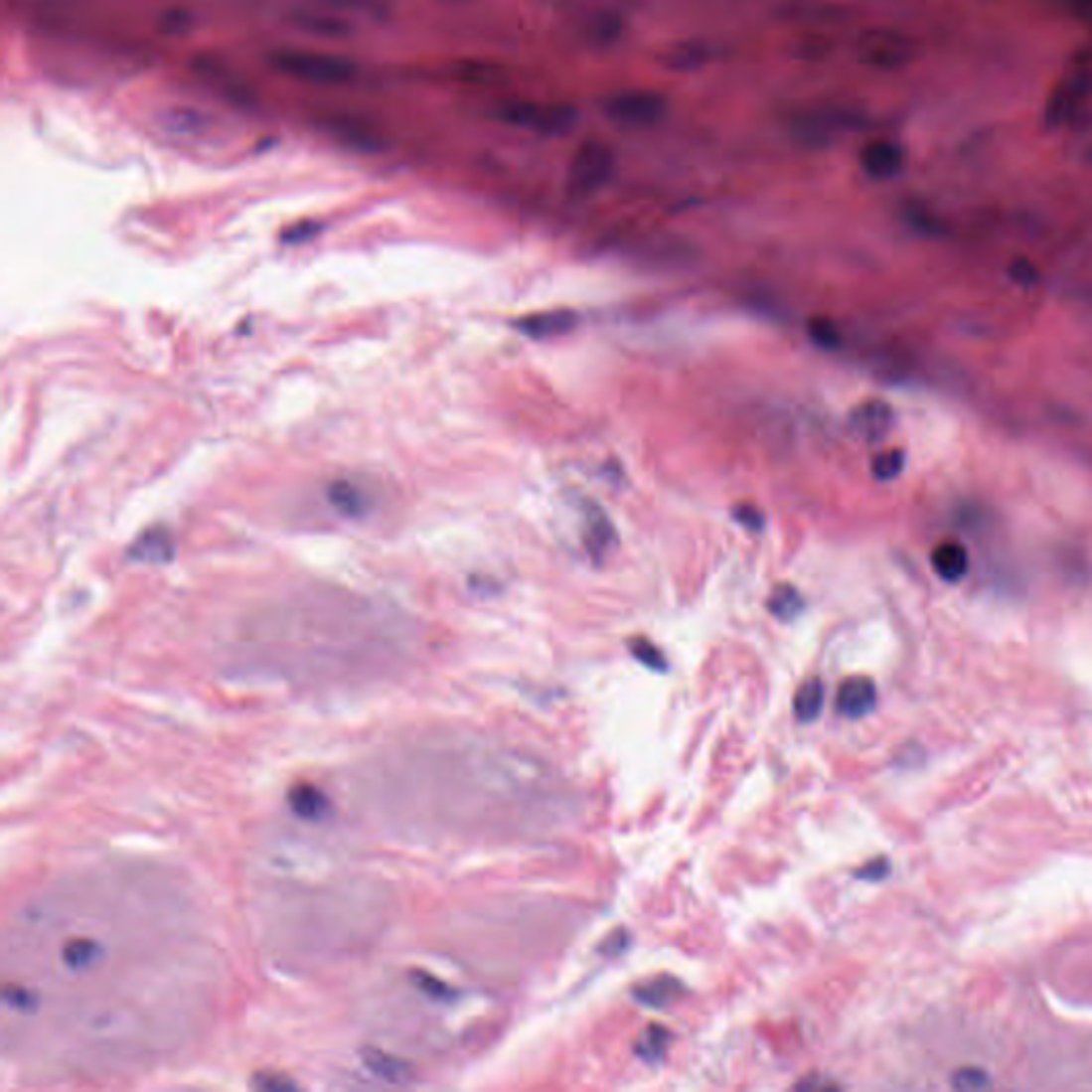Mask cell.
Instances as JSON below:
<instances>
[{
  "label": "cell",
  "mask_w": 1092,
  "mask_h": 1092,
  "mask_svg": "<svg viewBox=\"0 0 1092 1092\" xmlns=\"http://www.w3.org/2000/svg\"><path fill=\"white\" fill-rule=\"evenodd\" d=\"M930 561H933L937 576L948 582H958L969 572V550L954 541L941 543L930 555Z\"/></svg>",
  "instance_id": "cell-15"
},
{
  "label": "cell",
  "mask_w": 1092,
  "mask_h": 1092,
  "mask_svg": "<svg viewBox=\"0 0 1092 1092\" xmlns=\"http://www.w3.org/2000/svg\"><path fill=\"white\" fill-rule=\"evenodd\" d=\"M3 1001L11 1010H18V1012H35L39 1005V999L33 990H28L24 986H11V984H7L3 990Z\"/></svg>",
  "instance_id": "cell-31"
},
{
  "label": "cell",
  "mask_w": 1092,
  "mask_h": 1092,
  "mask_svg": "<svg viewBox=\"0 0 1092 1092\" xmlns=\"http://www.w3.org/2000/svg\"><path fill=\"white\" fill-rule=\"evenodd\" d=\"M361 1060L376 1077L389 1084H410L412 1067L405 1060L392 1056L381 1047H361Z\"/></svg>",
  "instance_id": "cell-13"
},
{
  "label": "cell",
  "mask_w": 1092,
  "mask_h": 1092,
  "mask_svg": "<svg viewBox=\"0 0 1092 1092\" xmlns=\"http://www.w3.org/2000/svg\"><path fill=\"white\" fill-rule=\"evenodd\" d=\"M331 133L338 137L342 143L351 145L361 152H376L381 150V137L376 130H372L368 124H363L355 118H333L329 124Z\"/></svg>",
  "instance_id": "cell-16"
},
{
  "label": "cell",
  "mask_w": 1092,
  "mask_h": 1092,
  "mask_svg": "<svg viewBox=\"0 0 1092 1092\" xmlns=\"http://www.w3.org/2000/svg\"><path fill=\"white\" fill-rule=\"evenodd\" d=\"M634 995L640 1003L647 1005V1008L664 1010V1008H668L670 1003H675L683 995V986L675 978L662 975V978H655V980H651L643 986H638L634 990Z\"/></svg>",
  "instance_id": "cell-19"
},
{
  "label": "cell",
  "mask_w": 1092,
  "mask_h": 1092,
  "mask_svg": "<svg viewBox=\"0 0 1092 1092\" xmlns=\"http://www.w3.org/2000/svg\"><path fill=\"white\" fill-rule=\"evenodd\" d=\"M100 954H103V948L92 939H73L65 945L63 950V960L65 965L73 971H85L94 967L98 960H100Z\"/></svg>",
  "instance_id": "cell-22"
},
{
  "label": "cell",
  "mask_w": 1092,
  "mask_h": 1092,
  "mask_svg": "<svg viewBox=\"0 0 1092 1092\" xmlns=\"http://www.w3.org/2000/svg\"><path fill=\"white\" fill-rule=\"evenodd\" d=\"M314 7L327 9L340 16H357L366 20H387L390 13L385 0H312Z\"/></svg>",
  "instance_id": "cell-18"
},
{
  "label": "cell",
  "mask_w": 1092,
  "mask_h": 1092,
  "mask_svg": "<svg viewBox=\"0 0 1092 1092\" xmlns=\"http://www.w3.org/2000/svg\"><path fill=\"white\" fill-rule=\"evenodd\" d=\"M574 111L567 107H534L528 103L508 105L502 109V120L538 130V133H561L572 124Z\"/></svg>",
  "instance_id": "cell-5"
},
{
  "label": "cell",
  "mask_w": 1092,
  "mask_h": 1092,
  "mask_svg": "<svg viewBox=\"0 0 1092 1092\" xmlns=\"http://www.w3.org/2000/svg\"><path fill=\"white\" fill-rule=\"evenodd\" d=\"M822 708H824V686L820 679H811L798 690L794 698V712L800 721L807 723V721L818 719Z\"/></svg>",
  "instance_id": "cell-21"
},
{
  "label": "cell",
  "mask_w": 1092,
  "mask_h": 1092,
  "mask_svg": "<svg viewBox=\"0 0 1092 1092\" xmlns=\"http://www.w3.org/2000/svg\"><path fill=\"white\" fill-rule=\"evenodd\" d=\"M862 169L872 180H890L905 167V150L898 143L879 139L862 150Z\"/></svg>",
  "instance_id": "cell-9"
},
{
  "label": "cell",
  "mask_w": 1092,
  "mask_h": 1092,
  "mask_svg": "<svg viewBox=\"0 0 1092 1092\" xmlns=\"http://www.w3.org/2000/svg\"><path fill=\"white\" fill-rule=\"evenodd\" d=\"M128 555L143 563H165L173 557V541L165 530H150L137 538Z\"/></svg>",
  "instance_id": "cell-17"
},
{
  "label": "cell",
  "mask_w": 1092,
  "mask_h": 1092,
  "mask_svg": "<svg viewBox=\"0 0 1092 1092\" xmlns=\"http://www.w3.org/2000/svg\"><path fill=\"white\" fill-rule=\"evenodd\" d=\"M902 470H905V453H902L900 448L883 450V453L872 457V463H870L872 476L881 480V483H890V480L902 474Z\"/></svg>",
  "instance_id": "cell-25"
},
{
  "label": "cell",
  "mask_w": 1092,
  "mask_h": 1092,
  "mask_svg": "<svg viewBox=\"0 0 1092 1092\" xmlns=\"http://www.w3.org/2000/svg\"><path fill=\"white\" fill-rule=\"evenodd\" d=\"M410 982L414 984V988L418 990V993H423L425 997H429L433 1001H453L455 999V990L450 988L446 982L435 978V975L427 973V971H412L410 973Z\"/></svg>",
  "instance_id": "cell-26"
},
{
  "label": "cell",
  "mask_w": 1092,
  "mask_h": 1092,
  "mask_svg": "<svg viewBox=\"0 0 1092 1092\" xmlns=\"http://www.w3.org/2000/svg\"><path fill=\"white\" fill-rule=\"evenodd\" d=\"M316 231H318V225L303 223V225H299V227H295V229H290V231L286 233V237H284V239H286V241H299V239L310 237L312 233H316Z\"/></svg>",
  "instance_id": "cell-37"
},
{
  "label": "cell",
  "mask_w": 1092,
  "mask_h": 1092,
  "mask_svg": "<svg viewBox=\"0 0 1092 1092\" xmlns=\"http://www.w3.org/2000/svg\"><path fill=\"white\" fill-rule=\"evenodd\" d=\"M576 314L570 310H550V312H538L523 316L517 320V329L534 340H546L555 338V335H565L576 327Z\"/></svg>",
  "instance_id": "cell-12"
},
{
  "label": "cell",
  "mask_w": 1092,
  "mask_h": 1092,
  "mask_svg": "<svg viewBox=\"0 0 1092 1092\" xmlns=\"http://www.w3.org/2000/svg\"><path fill=\"white\" fill-rule=\"evenodd\" d=\"M887 868H890V866H887V862L883 860V858H877V860H872L870 864H866L864 868H860V872H858V877L877 881V879H881V877L887 875Z\"/></svg>",
  "instance_id": "cell-36"
},
{
  "label": "cell",
  "mask_w": 1092,
  "mask_h": 1092,
  "mask_svg": "<svg viewBox=\"0 0 1092 1092\" xmlns=\"http://www.w3.org/2000/svg\"><path fill=\"white\" fill-rule=\"evenodd\" d=\"M288 22L293 24L297 31L312 37H320V39L342 41V39H351L355 35V26L351 20L340 16V13L320 9L314 5L312 9L293 11L288 16Z\"/></svg>",
  "instance_id": "cell-6"
},
{
  "label": "cell",
  "mask_w": 1092,
  "mask_h": 1092,
  "mask_svg": "<svg viewBox=\"0 0 1092 1092\" xmlns=\"http://www.w3.org/2000/svg\"><path fill=\"white\" fill-rule=\"evenodd\" d=\"M894 427V410L881 399H868L854 407L850 429L858 440L879 442Z\"/></svg>",
  "instance_id": "cell-8"
},
{
  "label": "cell",
  "mask_w": 1092,
  "mask_h": 1092,
  "mask_svg": "<svg viewBox=\"0 0 1092 1092\" xmlns=\"http://www.w3.org/2000/svg\"><path fill=\"white\" fill-rule=\"evenodd\" d=\"M630 651L640 664H645L651 670H660L662 673V670H666L668 666L666 655L647 638H634L630 643Z\"/></svg>",
  "instance_id": "cell-29"
},
{
  "label": "cell",
  "mask_w": 1092,
  "mask_h": 1092,
  "mask_svg": "<svg viewBox=\"0 0 1092 1092\" xmlns=\"http://www.w3.org/2000/svg\"><path fill=\"white\" fill-rule=\"evenodd\" d=\"M329 498H331V504L335 508H340V511L346 515H361L363 506H366L363 493L348 483L333 485V489L329 491Z\"/></svg>",
  "instance_id": "cell-27"
},
{
  "label": "cell",
  "mask_w": 1092,
  "mask_h": 1092,
  "mask_svg": "<svg viewBox=\"0 0 1092 1092\" xmlns=\"http://www.w3.org/2000/svg\"><path fill=\"white\" fill-rule=\"evenodd\" d=\"M269 65L286 78L320 85H340L357 78L359 67L344 56L310 50H278L269 54Z\"/></svg>",
  "instance_id": "cell-1"
},
{
  "label": "cell",
  "mask_w": 1092,
  "mask_h": 1092,
  "mask_svg": "<svg viewBox=\"0 0 1092 1092\" xmlns=\"http://www.w3.org/2000/svg\"><path fill=\"white\" fill-rule=\"evenodd\" d=\"M250 1086L256 1088V1090H263V1092H288V1090H299V1084L293 1082V1077H288V1075H284V1073H271V1071L254 1073Z\"/></svg>",
  "instance_id": "cell-30"
},
{
  "label": "cell",
  "mask_w": 1092,
  "mask_h": 1092,
  "mask_svg": "<svg viewBox=\"0 0 1092 1092\" xmlns=\"http://www.w3.org/2000/svg\"><path fill=\"white\" fill-rule=\"evenodd\" d=\"M163 122L176 133H197V130L208 128V115L191 107H173L167 111Z\"/></svg>",
  "instance_id": "cell-24"
},
{
  "label": "cell",
  "mask_w": 1092,
  "mask_h": 1092,
  "mask_svg": "<svg viewBox=\"0 0 1092 1092\" xmlns=\"http://www.w3.org/2000/svg\"><path fill=\"white\" fill-rule=\"evenodd\" d=\"M768 610L781 621H794L805 610V600L792 585H777L768 598Z\"/></svg>",
  "instance_id": "cell-20"
},
{
  "label": "cell",
  "mask_w": 1092,
  "mask_h": 1092,
  "mask_svg": "<svg viewBox=\"0 0 1092 1092\" xmlns=\"http://www.w3.org/2000/svg\"><path fill=\"white\" fill-rule=\"evenodd\" d=\"M193 18L191 13L184 9H169L160 16V31L169 37H182L184 33L191 31Z\"/></svg>",
  "instance_id": "cell-32"
},
{
  "label": "cell",
  "mask_w": 1092,
  "mask_h": 1092,
  "mask_svg": "<svg viewBox=\"0 0 1092 1092\" xmlns=\"http://www.w3.org/2000/svg\"><path fill=\"white\" fill-rule=\"evenodd\" d=\"M809 335L815 344L820 348H826V351H835V348L841 344V331L830 318H822V316L813 318L809 323Z\"/></svg>",
  "instance_id": "cell-28"
},
{
  "label": "cell",
  "mask_w": 1092,
  "mask_h": 1092,
  "mask_svg": "<svg viewBox=\"0 0 1092 1092\" xmlns=\"http://www.w3.org/2000/svg\"><path fill=\"white\" fill-rule=\"evenodd\" d=\"M670 1032L662 1026H649L636 1043L638 1056L647 1062H660L668 1050Z\"/></svg>",
  "instance_id": "cell-23"
},
{
  "label": "cell",
  "mask_w": 1092,
  "mask_h": 1092,
  "mask_svg": "<svg viewBox=\"0 0 1092 1092\" xmlns=\"http://www.w3.org/2000/svg\"><path fill=\"white\" fill-rule=\"evenodd\" d=\"M1092 92V76L1086 69L1071 71L1067 78H1062L1054 92L1047 98V105L1043 111V122L1047 128H1058L1073 120V115L1080 111V107L1086 103V98Z\"/></svg>",
  "instance_id": "cell-2"
},
{
  "label": "cell",
  "mask_w": 1092,
  "mask_h": 1092,
  "mask_svg": "<svg viewBox=\"0 0 1092 1092\" xmlns=\"http://www.w3.org/2000/svg\"><path fill=\"white\" fill-rule=\"evenodd\" d=\"M877 690L875 683L864 677H854L843 683L837 696V708L841 715L850 719H860L875 708Z\"/></svg>",
  "instance_id": "cell-10"
},
{
  "label": "cell",
  "mask_w": 1092,
  "mask_h": 1092,
  "mask_svg": "<svg viewBox=\"0 0 1092 1092\" xmlns=\"http://www.w3.org/2000/svg\"><path fill=\"white\" fill-rule=\"evenodd\" d=\"M1010 275H1012V280L1015 284H1020V286H1035L1037 280H1039L1037 267L1032 265L1030 260H1026V258L1014 260L1012 267H1010Z\"/></svg>",
  "instance_id": "cell-33"
},
{
  "label": "cell",
  "mask_w": 1092,
  "mask_h": 1092,
  "mask_svg": "<svg viewBox=\"0 0 1092 1092\" xmlns=\"http://www.w3.org/2000/svg\"><path fill=\"white\" fill-rule=\"evenodd\" d=\"M608 111L613 118L628 122V124H649L660 118L662 113V100L655 98L647 92H632L621 94L613 98V103L608 105Z\"/></svg>",
  "instance_id": "cell-11"
},
{
  "label": "cell",
  "mask_w": 1092,
  "mask_h": 1092,
  "mask_svg": "<svg viewBox=\"0 0 1092 1092\" xmlns=\"http://www.w3.org/2000/svg\"><path fill=\"white\" fill-rule=\"evenodd\" d=\"M582 543L593 561H606L617 546V532L600 506L587 502L582 506Z\"/></svg>",
  "instance_id": "cell-7"
},
{
  "label": "cell",
  "mask_w": 1092,
  "mask_h": 1092,
  "mask_svg": "<svg viewBox=\"0 0 1092 1092\" xmlns=\"http://www.w3.org/2000/svg\"><path fill=\"white\" fill-rule=\"evenodd\" d=\"M610 171H613V156L604 145L589 143L585 148H580L574 158L570 184L576 193L587 195L604 186Z\"/></svg>",
  "instance_id": "cell-4"
},
{
  "label": "cell",
  "mask_w": 1092,
  "mask_h": 1092,
  "mask_svg": "<svg viewBox=\"0 0 1092 1092\" xmlns=\"http://www.w3.org/2000/svg\"><path fill=\"white\" fill-rule=\"evenodd\" d=\"M954 1086L960 1090H978L988 1086V1075L980 1069H963L954 1077Z\"/></svg>",
  "instance_id": "cell-35"
},
{
  "label": "cell",
  "mask_w": 1092,
  "mask_h": 1092,
  "mask_svg": "<svg viewBox=\"0 0 1092 1092\" xmlns=\"http://www.w3.org/2000/svg\"><path fill=\"white\" fill-rule=\"evenodd\" d=\"M288 807L299 820L323 822L331 813V803L323 790L312 783H299L288 792Z\"/></svg>",
  "instance_id": "cell-14"
},
{
  "label": "cell",
  "mask_w": 1092,
  "mask_h": 1092,
  "mask_svg": "<svg viewBox=\"0 0 1092 1092\" xmlns=\"http://www.w3.org/2000/svg\"><path fill=\"white\" fill-rule=\"evenodd\" d=\"M913 52V43L898 33H868L860 43V61L879 69L905 67Z\"/></svg>",
  "instance_id": "cell-3"
},
{
  "label": "cell",
  "mask_w": 1092,
  "mask_h": 1092,
  "mask_svg": "<svg viewBox=\"0 0 1092 1092\" xmlns=\"http://www.w3.org/2000/svg\"><path fill=\"white\" fill-rule=\"evenodd\" d=\"M734 519L740 523L742 528L749 530V532H760L762 526H764V517H762V513H760L755 506H751V504H740V506H736Z\"/></svg>",
  "instance_id": "cell-34"
}]
</instances>
